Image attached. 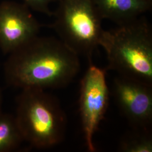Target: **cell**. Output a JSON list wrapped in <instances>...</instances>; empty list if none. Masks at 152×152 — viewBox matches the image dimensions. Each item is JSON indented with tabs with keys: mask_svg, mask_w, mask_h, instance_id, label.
Here are the masks:
<instances>
[{
	"mask_svg": "<svg viewBox=\"0 0 152 152\" xmlns=\"http://www.w3.org/2000/svg\"><path fill=\"white\" fill-rule=\"evenodd\" d=\"M102 19L118 26L131 22L152 9V0H92Z\"/></svg>",
	"mask_w": 152,
	"mask_h": 152,
	"instance_id": "obj_8",
	"label": "cell"
},
{
	"mask_svg": "<svg viewBox=\"0 0 152 152\" xmlns=\"http://www.w3.org/2000/svg\"><path fill=\"white\" fill-rule=\"evenodd\" d=\"M99 46L107 54L108 69L152 85V27L144 17L104 30Z\"/></svg>",
	"mask_w": 152,
	"mask_h": 152,
	"instance_id": "obj_2",
	"label": "cell"
},
{
	"mask_svg": "<svg viewBox=\"0 0 152 152\" xmlns=\"http://www.w3.org/2000/svg\"><path fill=\"white\" fill-rule=\"evenodd\" d=\"M109 90L105 70L90 64L80 83L79 108L87 150L95 152L94 136L108 109Z\"/></svg>",
	"mask_w": 152,
	"mask_h": 152,
	"instance_id": "obj_5",
	"label": "cell"
},
{
	"mask_svg": "<svg viewBox=\"0 0 152 152\" xmlns=\"http://www.w3.org/2000/svg\"><path fill=\"white\" fill-rule=\"evenodd\" d=\"M2 104V92L0 88V112L1 111V107Z\"/></svg>",
	"mask_w": 152,
	"mask_h": 152,
	"instance_id": "obj_12",
	"label": "cell"
},
{
	"mask_svg": "<svg viewBox=\"0 0 152 152\" xmlns=\"http://www.w3.org/2000/svg\"><path fill=\"white\" fill-rule=\"evenodd\" d=\"M50 26L60 39L78 56L92 64L104 30L102 19L92 0H59Z\"/></svg>",
	"mask_w": 152,
	"mask_h": 152,
	"instance_id": "obj_4",
	"label": "cell"
},
{
	"mask_svg": "<svg viewBox=\"0 0 152 152\" xmlns=\"http://www.w3.org/2000/svg\"><path fill=\"white\" fill-rule=\"evenodd\" d=\"M112 94L123 115L133 128L150 129L152 121V85L118 75Z\"/></svg>",
	"mask_w": 152,
	"mask_h": 152,
	"instance_id": "obj_6",
	"label": "cell"
},
{
	"mask_svg": "<svg viewBox=\"0 0 152 152\" xmlns=\"http://www.w3.org/2000/svg\"><path fill=\"white\" fill-rule=\"evenodd\" d=\"M119 149L124 152H152V137L150 129L133 128L122 137Z\"/></svg>",
	"mask_w": 152,
	"mask_h": 152,
	"instance_id": "obj_10",
	"label": "cell"
},
{
	"mask_svg": "<svg viewBox=\"0 0 152 152\" xmlns=\"http://www.w3.org/2000/svg\"><path fill=\"white\" fill-rule=\"evenodd\" d=\"M80 70L79 56L53 37L36 36L10 54L4 64L7 83L21 90L64 88Z\"/></svg>",
	"mask_w": 152,
	"mask_h": 152,
	"instance_id": "obj_1",
	"label": "cell"
},
{
	"mask_svg": "<svg viewBox=\"0 0 152 152\" xmlns=\"http://www.w3.org/2000/svg\"><path fill=\"white\" fill-rule=\"evenodd\" d=\"M41 25L24 4H0V50L10 54L38 36Z\"/></svg>",
	"mask_w": 152,
	"mask_h": 152,
	"instance_id": "obj_7",
	"label": "cell"
},
{
	"mask_svg": "<svg viewBox=\"0 0 152 152\" xmlns=\"http://www.w3.org/2000/svg\"><path fill=\"white\" fill-rule=\"evenodd\" d=\"M24 4L33 11L43 13L48 16L53 15V12L50 10V5L59 0H23Z\"/></svg>",
	"mask_w": 152,
	"mask_h": 152,
	"instance_id": "obj_11",
	"label": "cell"
},
{
	"mask_svg": "<svg viewBox=\"0 0 152 152\" xmlns=\"http://www.w3.org/2000/svg\"><path fill=\"white\" fill-rule=\"evenodd\" d=\"M24 141L14 115L0 112V152L18 148Z\"/></svg>",
	"mask_w": 152,
	"mask_h": 152,
	"instance_id": "obj_9",
	"label": "cell"
},
{
	"mask_svg": "<svg viewBox=\"0 0 152 152\" xmlns=\"http://www.w3.org/2000/svg\"><path fill=\"white\" fill-rule=\"evenodd\" d=\"M14 115L24 141L37 149L63 141L66 118L59 100L46 90L24 88L16 96Z\"/></svg>",
	"mask_w": 152,
	"mask_h": 152,
	"instance_id": "obj_3",
	"label": "cell"
}]
</instances>
